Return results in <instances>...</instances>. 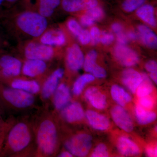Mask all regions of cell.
Here are the masks:
<instances>
[{
	"label": "cell",
	"instance_id": "obj_1",
	"mask_svg": "<svg viewBox=\"0 0 157 157\" xmlns=\"http://www.w3.org/2000/svg\"><path fill=\"white\" fill-rule=\"evenodd\" d=\"M0 25L6 33L26 40L38 39L48 27V20L37 11L24 8L20 11L13 9L4 11Z\"/></svg>",
	"mask_w": 157,
	"mask_h": 157
},
{
	"label": "cell",
	"instance_id": "obj_2",
	"mask_svg": "<svg viewBox=\"0 0 157 157\" xmlns=\"http://www.w3.org/2000/svg\"><path fill=\"white\" fill-rule=\"evenodd\" d=\"M33 123L27 120L13 122L6 136L0 157L35 155Z\"/></svg>",
	"mask_w": 157,
	"mask_h": 157
},
{
	"label": "cell",
	"instance_id": "obj_3",
	"mask_svg": "<svg viewBox=\"0 0 157 157\" xmlns=\"http://www.w3.org/2000/svg\"><path fill=\"white\" fill-rule=\"evenodd\" d=\"M33 127L36 148L35 155L54 156L58 147V132L51 113H43L33 123Z\"/></svg>",
	"mask_w": 157,
	"mask_h": 157
},
{
	"label": "cell",
	"instance_id": "obj_4",
	"mask_svg": "<svg viewBox=\"0 0 157 157\" xmlns=\"http://www.w3.org/2000/svg\"><path fill=\"white\" fill-rule=\"evenodd\" d=\"M36 101L35 95L0 82V104L3 109L29 110L35 106Z\"/></svg>",
	"mask_w": 157,
	"mask_h": 157
},
{
	"label": "cell",
	"instance_id": "obj_5",
	"mask_svg": "<svg viewBox=\"0 0 157 157\" xmlns=\"http://www.w3.org/2000/svg\"><path fill=\"white\" fill-rule=\"evenodd\" d=\"M18 50L25 59H38L47 62L53 59L56 55V47L42 44L36 39L22 41Z\"/></svg>",
	"mask_w": 157,
	"mask_h": 157
},
{
	"label": "cell",
	"instance_id": "obj_6",
	"mask_svg": "<svg viewBox=\"0 0 157 157\" xmlns=\"http://www.w3.org/2000/svg\"><path fill=\"white\" fill-rule=\"evenodd\" d=\"M0 50V81L17 78L21 73L22 62L18 58Z\"/></svg>",
	"mask_w": 157,
	"mask_h": 157
},
{
	"label": "cell",
	"instance_id": "obj_7",
	"mask_svg": "<svg viewBox=\"0 0 157 157\" xmlns=\"http://www.w3.org/2000/svg\"><path fill=\"white\" fill-rule=\"evenodd\" d=\"M92 137L87 134H81L73 136L65 142L64 146L73 155L84 157L88 153L92 146Z\"/></svg>",
	"mask_w": 157,
	"mask_h": 157
},
{
	"label": "cell",
	"instance_id": "obj_8",
	"mask_svg": "<svg viewBox=\"0 0 157 157\" xmlns=\"http://www.w3.org/2000/svg\"><path fill=\"white\" fill-rule=\"evenodd\" d=\"M62 0H22L21 4L24 8L37 11L47 19L53 15L55 11L60 6Z\"/></svg>",
	"mask_w": 157,
	"mask_h": 157
},
{
	"label": "cell",
	"instance_id": "obj_9",
	"mask_svg": "<svg viewBox=\"0 0 157 157\" xmlns=\"http://www.w3.org/2000/svg\"><path fill=\"white\" fill-rule=\"evenodd\" d=\"M64 74V70L58 68L47 76L41 86V96L42 100L47 101L53 96L58 86L59 82Z\"/></svg>",
	"mask_w": 157,
	"mask_h": 157
},
{
	"label": "cell",
	"instance_id": "obj_10",
	"mask_svg": "<svg viewBox=\"0 0 157 157\" xmlns=\"http://www.w3.org/2000/svg\"><path fill=\"white\" fill-rule=\"evenodd\" d=\"M47 62L38 59H25L23 63L21 73L26 77L39 78L47 73Z\"/></svg>",
	"mask_w": 157,
	"mask_h": 157
},
{
	"label": "cell",
	"instance_id": "obj_11",
	"mask_svg": "<svg viewBox=\"0 0 157 157\" xmlns=\"http://www.w3.org/2000/svg\"><path fill=\"white\" fill-rule=\"evenodd\" d=\"M36 39L42 44L54 47H61L67 42L66 35L62 30L49 27Z\"/></svg>",
	"mask_w": 157,
	"mask_h": 157
},
{
	"label": "cell",
	"instance_id": "obj_12",
	"mask_svg": "<svg viewBox=\"0 0 157 157\" xmlns=\"http://www.w3.org/2000/svg\"><path fill=\"white\" fill-rule=\"evenodd\" d=\"M113 54L117 60L126 67H132L139 62V57L137 53L125 45L118 44L114 48Z\"/></svg>",
	"mask_w": 157,
	"mask_h": 157
},
{
	"label": "cell",
	"instance_id": "obj_13",
	"mask_svg": "<svg viewBox=\"0 0 157 157\" xmlns=\"http://www.w3.org/2000/svg\"><path fill=\"white\" fill-rule=\"evenodd\" d=\"M84 61L83 53L77 44H73L67 48L66 61L68 68L71 71L76 72L80 70Z\"/></svg>",
	"mask_w": 157,
	"mask_h": 157
},
{
	"label": "cell",
	"instance_id": "obj_14",
	"mask_svg": "<svg viewBox=\"0 0 157 157\" xmlns=\"http://www.w3.org/2000/svg\"><path fill=\"white\" fill-rule=\"evenodd\" d=\"M1 82H8L10 87L21 90L33 95L40 92L41 89L40 83L36 79H25L17 77Z\"/></svg>",
	"mask_w": 157,
	"mask_h": 157
},
{
	"label": "cell",
	"instance_id": "obj_15",
	"mask_svg": "<svg viewBox=\"0 0 157 157\" xmlns=\"http://www.w3.org/2000/svg\"><path fill=\"white\" fill-rule=\"evenodd\" d=\"M98 3V0H62L60 5L65 11L74 13L94 8Z\"/></svg>",
	"mask_w": 157,
	"mask_h": 157
},
{
	"label": "cell",
	"instance_id": "obj_16",
	"mask_svg": "<svg viewBox=\"0 0 157 157\" xmlns=\"http://www.w3.org/2000/svg\"><path fill=\"white\" fill-rule=\"evenodd\" d=\"M113 119L118 126L125 132H131L134 126L126 111L119 106H116L111 111Z\"/></svg>",
	"mask_w": 157,
	"mask_h": 157
},
{
	"label": "cell",
	"instance_id": "obj_17",
	"mask_svg": "<svg viewBox=\"0 0 157 157\" xmlns=\"http://www.w3.org/2000/svg\"><path fill=\"white\" fill-rule=\"evenodd\" d=\"M62 117L69 123L81 121L84 117V112L81 105L78 102L68 104L62 110Z\"/></svg>",
	"mask_w": 157,
	"mask_h": 157
},
{
	"label": "cell",
	"instance_id": "obj_18",
	"mask_svg": "<svg viewBox=\"0 0 157 157\" xmlns=\"http://www.w3.org/2000/svg\"><path fill=\"white\" fill-rule=\"evenodd\" d=\"M98 54L95 50H92L87 54L83 63L84 70L98 78H104L106 76V71L96 63Z\"/></svg>",
	"mask_w": 157,
	"mask_h": 157
},
{
	"label": "cell",
	"instance_id": "obj_19",
	"mask_svg": "<svg viewBox=\"0 0 157 157\" xmlns=\"http://www.w3.org/2000/svg\"><path fill=\"white\" fill-rule=\"evenodd\" d=\"M52 96L54 106L57 110H62L66 107L71 98L70 89L64 83H61L58 86Z\"/></svg>",
	"mask_w": 157,
	"mask_h": 157
},
{
	"label": "cell",
	"instance_id": "obj_20",
	"mask_svg": "<svg viewBox=\"0 0 157 157\" xmlns=\"http://www.w3.org/2000/svg\"><path fill=\"white\" fill-rule=\"evenodd\" d=\"M122 78L124 84L131 91L135 93L141 82L142 76L134 69H128L123 73Z\"/></svg>",
	"mask_w": 157,
	"mask_h": 157
},
{
	"label": "cell",
	"instance_id": "obj_21",
	"mask_svg": "<svg viewBox=\"0 0 157 157\" xmlns=\"http://www.w3.org/2000/svg\"><path fill=\"white\" fill-rule=\"evenodd\" d=\"M85 97L88 101L94 107L98 109H103L107 105L105 95L95 87H91L87 90Z\"/></svg>",
	"mask_w": 157,
	"mask_h": 157
},
{
	"label": "cell",
	"instance_id": "obj_22",
	"mask_svg": "<svg viewBox=\"0 0 157 157\" xmlns=\"http://www.w3.org/2000/svg\"><path fill=\"white\" fill-rule=\"evenodd\" d=\"M86 116L90 124L94 128L98 130H105L109 128V120L104 116L92 110H88Z\"/></svg>",
	"mask_w": 157,
	"mask_h": 157
},
{
	"label": "cell",
	"instance_id": "obj_23",
	"mask_svg": "<svg viewBox=\"0 0 157 157\" xmlns=\"http://www.w3.org/2000/svg\"><path fill=\"white\" fill-rule=\"evenodd\" d=\"M117 147L120 152L126 156L137 155L140 152L137 145L126 137L120 138L118 141Z\"/></svg>",
	"mask_w": 157,
	"mask_h": 157
},
{
	"label": "cell",
	"instance_id": "obj_24",
	"mask_svg": "<svg viewBox=\"0 0 157 157\" xmlns=\"http://www.w3.org/2000/svg\"><path fill=\"white\" fill-rule=\"evenodd\" d=\"M141 41L149 48H155L157 47V37L155 34L149 28L143 25L138 27Z\"/></svg>",
	"mask_w": 157,
	"mask_h": 157
},
{
	"label": "cell",
	"instance_id": "obj_25",
	"mask_svg": "<svg viewBox=\"0 0 157 157\" xmlns=\"http://www.w3.org/2000/svg\"><path fill=\"white\" fill-rule=\"evenodd\" d=\"M137 16L142 21L153 27L156 26L154 8L150 5H142L137 9Z\"/></svg>",
	"mask_w": 157,
	"mask_h": 157
},
{
	"label": "cell",
	"instance_id": "obj_26",
	"mask_svg": "<svg viewBox=\"0 0 157 157\" xmlns=\"http://www.w3.org/2000/svg\"><path fill=\"white\" fill-rule=\"evenodd\" d=\"M111 95L114 101L120 106H124L132 100L131 96L119 86H113L111 90Z\"/></svg>",
	"mask_w": 157,
	"mask_h": 157
},
{
	"label": "cell",
	"instance_id": "obj_27",
	"mask_svg": "<svg viewBox=\"0 0 157 157\" xmlns=\"http://www.w3.org/2000/svg\"><path fill=\"white\" fill-rule=\"evenodd\" d=\"M136 117L139 124H147L154 121L156 118V113L147 111L140 105H138L135 109Z\"/></svg>",
	"mask_w": 157,
	"mask_h": 157
},
{
	"label": "cell",
	"instance_id": "obj_28",
	"mask_svg": "<svg viewBox=\"0 0 157 157\" xmlns=\"http://www.w3.org/2000/svg\"><path fill=\"white\" fill-rule=\"evenodd\" d=\"M94 80V77L90 74H84L79 76L74 82L73 92L75 95H80L86 83Z\"/></svg>",
	"mask_w": 157,
	"mask_h": 157
},
{
	"label": "cell",
	"instance_id": "obj_29",
	"mask_svg": "<svg viewBox=\"0 0 157 157\" xmlns=\"http://www.w3.org/2000/svg\"><path fill=\"white\" fill-rule=\"evenodd\" d=\"M141 76L142 80L137 87V96L140 98L148 95L153 90L152 84L147 75L143 74Z\"/></svg>",
	"mask_w": 157,
	"mask_h": 157
},
{
	"label": "cell",
	"instance_id": "obj_30",
	"mask_svg": "<svg viewBox=\"0 0 157 157\" xmlns=\"http://www.w3.org/2000/svg\"><path fill=\"white\" fill-rule=\"evenodd\" d=\"M146 0H124L122 5L123 9L128 12H131L143 5Z\"/></svg>",
	"mask_w": 157,
	"mask_h": 157
},
{
	"label": "cell",
	"instance_id": "obj_31",
	"mask_svg": "<svg viewBox=\"0 0 157 157\" xmlns=\"http://www.w3.org/2000/svg\"><path fill=\"white\" fill-rule=\"evenodd\" d=\"M13 122L14 121L12 120H8L6 121L4 126L0 129V155L2 150L7 133Z\"/></svg>",
	"mask_w": 157,
	"mask_h": 157
},
{
	"label": "cell",
	"instance_id": "obj_32",
	"mask_svg": "<svg viewBox=\"0 0 157 157\" xmlns=\"http://www.w3.org/2000/svg\"><path fill=\"white\" fill-rule=\"evenodd\" d=\"M85 14L89 16L94 21H99L104 17V11L101 7L98 6L86 10Z\"/></svg>",
	"mask_w": 157,
	"mask_h": 157
},
{
	"label": "cell",
	"instance_id": "obj_33",
	"mask_svg": "<svg viewBox=\"0 0 157 157\" xmlns=\"http://www.w3.org/2000/svg\"><path fill=\"white\" fill-rule=\"evenodd\" d=\"M67 25L69 31L76 37L79 36L82 30L80 25L76 20L73 18L69 19L67 22Z\"/></svg>",
	"mask_w": 157,
	"mask_h": 157
},
{
	"label": "cell",
	"instance_id": "obj_34",
	"mask_svg": "<svg viewBox=\"0 0 157 157\" xmlns=\"http://www.w3.org/2000/svg\"><path fill=\"white\" fill-rule=\"evenodd\" d=\"M22 0H0V9L7 11L13 9L16 5L20 4Z\"/></svg>",
	"mask_w": 157,
	"mask_h": 157
},
{
	"label": "cell",
	"instance_id": "obj_35",
	"mask_svg": "<svg viewBox=\"0 0 157 157\" xmlns=\"http://www.w3.org/2000/svg\"><path fill=\"white\" fill-rule=\"evenodd\" d=\"M108 156V153L107 151L106 145L103 144H99L95 149L91 157H106Z\"/></svg>",
	"mask_w": 157,
	"mask_h": 157
},
{
	"label": "cell",
	"instance_id": "obj_36",
	"mask_svg": "<svg viewBox=\"0 0 157 157\" xmlns=\"http://www.w3.org/2000/svg\"><path fill=\"white\" fill-rule=\"evenodd\" d=\"M91 40L93 45H97L100 41L101 33L100 30L98 28L94 27L91 29L90 33Z\"/></svg>",
	"mask_w": 157,
	"mask_h": 157
},
{
	"label": "cell",
	"instance_id": "obj_37",
	"mask_svg": "<svg viewBox=\"0 0 157 157\" xmlns=\"http://www.w3.org/2000/svg\"><path fill=\"white\" fill-rule=\"evenodd\" d=\"M77 38L80 43L83 45H87L90 42V36L89 32L87 30L82 29Z\"/></svg>",
	"mask_w": 157,
	"mask_h": 157
},
{
	"label": "cell",
	"instance_id": "obj_38",
	"mask_svg": "<svg viewBox=\"0 0 157 157\" xmlns=\"http://www.w3.org/2000/svg\"><path fill=\"white\" fill-rule=\"evenodd\" d=\"M114 37L112 34L107 32H103L100 38V41L102 44L105 45H109L112 43Z\"/></svg>",
	"mask_w": 157,
	"mask_h": 157
},
{
	"label": "cell",
	"instance_id": "obj_39",
	"mask_svg": "<svg viewBox=\"0 0 157 157\" xmlns=\"http://www.w3.org/2000/svg\"><path fill=\"white\" fill-rule=\"evenodd\" d=\"M139 103L142 107L150 109L153 107V102L151 98L147 96L141 97L139 100Z\"/></svg>",
	"mask_w": 157,
	"mask_h": 157
},
{
	"label": "cell",
	"instance_id": "obj_40",
	"mask_svg": "<svg viewBox=\"0 0 157 157\" xmlns=\"http://www.w3.org/2000/svg\"><path fill=\"white\" fill-rule=\"evenodd\" d=\"M80 23L84 26H89L94 24V21L86 14L82 16L80 19Z\"/></svg>",
	"mask_w": 157,
	"mask_h": 157
},
{
	"label": "cell",
	"instance_id": "obj_41",
	"mask_svg": "<svg viewBox=\"0 0 157 157\" xmlns=\"http://www.w3.org/2000/svg\"><path fill=\"white\" fill-rule=\"evenodd\" d=\"M145 68L150 73H157V64L155 61L151 60L147 62L145 65Z\"/></svg>",
	"mask_w": 157,
	"mask_h": 157
},
{
	"label": "cell",
	"instance_id": "obj_42",
	"mask_svg": "<svg viewBox=\"0 0 157 157\" xmlns=\"http://www.w3.org/2000/svg\"><path fill=\"white\" fill-rule=\"evenodd\" d=\"M117 40L119 44L121 45H125L128 42V37L126 35L124 34L122 32L117 34Z\"/></svg>",
	"mask_w": 157,
	"mask_h": 157
},
{
	"label": "cell",
	"instance_id": "obj_43",
	"mask_svg": "<svg viewBox=\"0 0 157 157\" xmlns=\"http://www.w3.org/2000/svg\"><path fill=\"white\" fill-rule=\"evenodd\" d=\"M5 36L6 35L0 25V50L5 47V42H6V39H5L6 36Z\"/></svg>",
	"mask_w": 157,
	"mask_h": 157
},
{
	"label": "cell",
	"instance_id": "obj_44",
	"mask_svg": "<svg viewBox=\"0 0 157 157\" xmlns=\"http://www.w3.org/2000/svg\"><path fill=\"white\" fill-rule=\"evenodd\" d=\"M112 29L113 31L116 34L122 32V27L121 24L117 23H115L112 25Z\"/></svg>",
	"mask_w": 157,
	"mask_h": 157
},
{
	"label": "cell",
	"instance_id": "obj_45",
	"mask_svg": "<svg viewBox=\"0 0 157 157\" xmlns=\"http://www.w3.org/2000/svg\"><path fill=\"white\" fill-rule=\"evenodd\" d=\"M146 152L150 157L157 156V148L155 147H148L146 150Z\"/></svg>",
	"mask_w": 157,
	"mask_h": 157
},
{
	"label": "cell",
	"instance_id": "obj_46",
	"mask_svg": "<svg viewBox=\"0 0 157 157\" xmlns=\"http://www.w3.org/2000/svg\"><path fill=\"white\" fill-rule=\"evenodd\" d=\"M3 110L1 104H0V129L4 126L6 121H5L3 119L2 116Z\"/></svg>",
	"mask_w": 157,
	"mask_h": 157
},
{
	"label": "cell",
	"instance_id": "obj_47",
	"mask_svg": "<svg viewBox=\"0 0 157 157\" xmlns=\"http://www.w3.org/2000/svg\"><path fill=\"white\" fill-rule=\"evenodd\" d=\"M127 36L128 37V39H130L132 41H134L137 39V35L134 32H129Z\"/></svg>",
	"mask_w": 157,
	"mask_h": 157
},
{
	"label": "cell",
	"instance_id": "obj_48",
	"mask_svg": "<svg viewBox=\"0 0 157 157\" xmlns=\"http://www.w3.org/2000/svg\"><path fill=\"white\" fill-rule=\"evenodd\" d=\"M73 156V155L70 153V152L68 151L62 152L58 156V157H69Z\"/></svg>",
	"mask_w": 157,
	"mask_h": 157
},
{
	"label": "cell",
	"instance_id": "obj_49",
	"mask_svg": "<svg viewBox=\"0 0 157 157\" xmlns=\"http://www.w3.org/2000/svg\"><path fill=\"white\" fill-rule=\"evenodd\" d=\"M157 73H150V76L154 81L157 84Z\"/></svg>",
	"mask_w": 157,
	"mask_h": 157
},
{
	"label": "cell",
	"instance_id": "obj_50",
	"mask_svg": "<svg viewBox=\"0 0 157 157\" xmlns=\"http://www.w3.org/2000/svg\"><path fill=\"white\" fill-rule=\"evenodd\" d=\"M3 12H4V11L0 9V18H1V17L2 16Z\"/></svg>",
	"mask_w": 157,
	"mask_h": 157
}]
</instances>
